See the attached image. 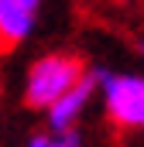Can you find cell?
<instances>
[{
  "label": "cell",
  "mask_w": 144,
  "mask_h": 147,
  "mask_svg": "<svg viewBox=\"0 0 144 147\" xmlns=\"http://www.w3.org/2000/svg\"><path fill=\"white\" fill-rule=\"evenodd\" d=\"M100 92H103V110L107 120L120 130H141L144 127V75L137 72H110L93 69Z\"/></svg>",
  "instance_id": "obj_1"
},
{
  "label": "cell",
  "mask_w": 144,
  "mask_h": 147,
  "mask_svg": "<svg viewBox=\"0 0 144 147\" xmlns=\"http://www.w3.org/2000/svg\"><path fill=\"white\" fill-rule=\"evenodd\" d=\"M82 79V62L72 55H41L24 82V103L35 110H48L62 92Z\"/></svg>",
  "instance_id": "obj_2"
},
{
  "label": "cell",
  "mask_w": 144,
  "mask_h": 147,
  "mask_svg": "<svg viewBox=\"0 0 144 147\" xmlns=\"http://www.w3.org/2000/svg\"><path fill=\"white\" fill-rule=\"evenodd\" d=\"M96 89H100V82H96V75L89 72V75H82L69 92H62V96L48 106V130H52V134L72 130V127L79 123L82 110L89 106V99H93V92H96Z\"/></svg>",
  "instance_id": "obj_3"
},
{
  "label": "cell",
  "mask_w": 144,
  "mask_h": 147,
  "mask_svg": "<svg viewBox=\"0 0 144 147\" xmlns=\"http://www.w3.org/2000/svg\"><path fill=\"white\" fill-rule=\"evenodd\" d=\"M38 10H31L21 0H0V41L3 45H21L35 31Z\"/></svg>",
  "instance_id": "obj_4"
},
{
  "label": "cell",
  "mask_w": 144,
  "mask_h": 147,
  "mask_svg": "<svg viewBox=\"0 0 144 147\" xmlns=\"http://www.w3.org/2000/svg\"><path fill=\"white\" fill-rule=\"evenodd\" d=\"M48 147H82V137L72 127V130H62V134H52V144Z\"/></svg>",
  "instance_id": "obj_5"
},
{
  "label": "cell",
  "mask_w": 144,
  "mask_h": 147,
  "mask_svg": "<svg viewBox=\"0 0 144 147\" xmlns=\"http://www.w3.org/2000/svg\"><path fill=\"white\" fill-rule=\"evenodd\" d=\"M52 144V130H45V134H31L28 137V147H48Z\"/></svg>",
  "instance_id": "obj_6"
},
{
  "label": "cell",
  "mask_w": 144,
  "mask_h": 147,
  "mask_svg": "<svg viewBox=\"0 0 144 147\" xmlns=\"http://www.w3.org/2000/svg\"><path fill=\"white\" fill-rule=\"evenodd\" d=\"M21 3H28L31 10H38V7H41V0H21Z\"/></svg>",
  "instance_id": "obj_7"
},
{
  "label": "cell",
  "mask_w": 144,
  "mask_h": 147,
  "mask_svg": "<svg viewBox=\"0 0 144 147\" xmlns=\"http://www.w3.org/2000/svg\"><path fill=\"white\" fill-rule=\"evenodd\" d=\"M137 48H141V55H144V38H141V41H137Z\"/></svg>",
  "instance_id": "obj_8"
}]
</instances>
